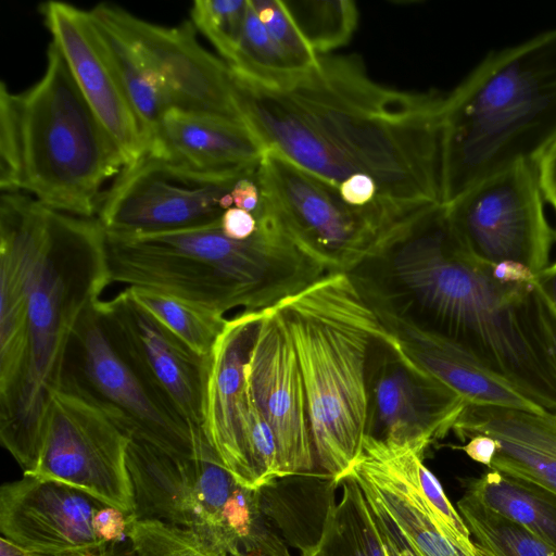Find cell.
<instances>
[{"instance_id": "cell-1", "label": "cell", "mask_w": 556, "mask_h": 556, "mask_svg": "<svg viewBox=\"0 0 556 556\" xmlns=\"http://www.w3.org/2000/svg\"><path fill=\"white\" fill-rule=\"evenodd\" d=\"M230 71L238 108L266 150L336 188L369 177L405 215L442 204L443 96L381 85L352 55H319L277 84Z\"/></svg>"}, {"instance_id": "cell-2", "label": "cell", "mask_w": 556, "mask_h": 556, "mask_svg": "<svg viewBox=\"0 0 556 556\" xmlns=\"http://www.w3.org/2000/svg\"><path fill=\"white\" fill-rule=\"evenodd\" d=\"M346 274L368 303L450 342L556 413V368L535 321L534 285L495 280L460 243L445 205L404 223Z\"/></svg>"}, {"instance_id": "cell-3", "label": "cell", "mask_w": 556, "mask_h": 556, "mask_svg": "<svg viewBox=\"0 0 556 556\" xmlns=\"http://www.w3.org/2000/svg\"><path fill=\"white\" fill-rule=\"evenodd\" d=\"M0 243L18 260L26 296L24 362L15 387L0 399V440L29 476L39 462L47 410L61 386L73 332L110 285L105 231L97 218L4 192Z\"/></svg>"}, {"instance_id": "cell-4", "label": "cell", "mask_w": 556, "mask_h": 556, "mask_svg": "<svg viewBox=\"0 0 556 556\" xmlns=\"http://www.w3.org/2000/svg\"><path fill=\"white\" fill-rule=\"evenodd\" d=\"M247 240L220 223L141 236L105 232L109 281L165 293L225 316L278 306L329 273L270 214Z\"/></svg>"}, {"instance_id": "cell-5", "label": "cell", "mask_w": 556, "mask_h": 556, "mask_svg": "<svg viewBox=\"0 0 556 556\" xmlns=\"http://www.w3.org/2000/svg\"><path fill=\"white\" fill-rule=\"evenodd\" d=\"M556 141V28L491 52L442 110V204Z\"/></svg>"}, {"instance_id": "cell-6", "label": "cell", "mask_w": 556, "mask_h": 556, "mask_svg": "<svg viewBox=\"0 0 556 556\" xmlns=\"http://www.w3.org/2000/svg\"><path fill=\"white\" fill-rule=\"evenodd\" d=\"M125 167L122 152L51 41L46 72L21 93L0 85V188L45 206L96 218L103 184Z\"/></svg>"}, {"instance_id": "cell-7", "label": "cell", "mask_w": 556, "mask_h": 556, "mask_svg": "<svg viewBox=\"0 0 556 556\" xmlns=\"http://www.w3.org/2000/svg\"><path fill=\"white\" fill-rule=\"evenodd\" d=\"M296 353L318 465L337 484L362 452L368 365L386 330L346 273H328L276 306Z\"/></svg>"}, {"instance_id": "cell-8", "label": "cell", "mask_w": 556, "mask_h": 556, "mask_svg": "<svg viewBox=\"0 0 556 556\" xmlns=\"http://www.w3.org/2000/svg\"><path fill=\"white\" fill-rule=\"evenodd\" d=\"M127 466L136 504L129 518L190 530L226 556H291L260 489L238 483L207 439L187 457L131 438Z\"/></svg>"}, {"instance_id": "cell-9", "label": "cell", "mask_w": 556, "mask_h": 556, "mask_svg": "<svg viewBox=\"0 0 556 556\" xmlns=\"http://www.w3.org/2000/svg\"><path fill=\"white\" fill-rule=\"evenodd\" d=\"M262 203L329 273H346L412 218L380 207H355L338 188L266 150L256 173Z\"/></svg>"}, {"instance_id": "cell-10", "label": "cell", "mask_w": 556, "mask_h": 556, "mask_svg": "<svg viewBox=\"0 0 556 556\" xmlns=\"http://www.w3.org/2000/svg\"><path fill=\"white\" fill-rule=\"evenodd\" d=\"M132 430L125 418L67 387L51 396L33 477L77 489L106 506L135 514L127 466Z\"/></svg>"}, {"instance_id": "cell-11", "label": "cell", "mask_w": 556, "mask_h": 556, "mask_svg": "<svg viewBox=\"0 0 556 556\" xmlns=\"http://www.w3.org/2000/svg\"><path fill=\"white\" fill-rule=\"evenodd\" d=\"M257 168L200 172L144 154L102 197L97 219L108 233L155 235L220 223L231 189Z\"/></svg>"}, {"instance_id": "cell-12", "label": "cell", "mask_w": 556, "mask_h": 556, "mask_svg": "<svg viewBox=\"0 0 556 556\" xmlns=\"http://www.w3.org/2000/svg\"><path fill=\"white\" fill-rule=\"evenodd\" d=\"M539 163L521 162L445 205L451 227L479 261L520 263L535 276L551 265L556 232L545 214Z\"/></svg>"}, {"instance_id": "cell-13", "label": "cell", "mask_w": 556, "mask_h": 556, "mask_svg": "<svg viewBox=\"0 0 556 556\" xmlns=\"http://www.w3.org/2000/svg\"><path fill=\"white\" fill-rule=\"evenodd\" d=\"M98 302V301H97ZM97 302L79 319L66 353L60 387L71 388L122 415L134 439L194 457L205 439L142 381L110 341Z\"/></svg>"}, {"instance_id": "cell-14", "label": "cell", "mask_w": 556, "mask_h": 556, "mask_svg": "<svg viewBox=\"0 0 556 556\" xmlns=\"http://www.w3.org/2000/svg\"><path fill=\"white\" fill-rule=\"evenodd\" d=\"M91 11L128 41L156 77L169 109L245 123L235 99L230 67L198 42L191 21L161 26L108 3Z\"/></svg>"}, {"instance_id": "cell-15", "label": "cell", "mask_w": 556, "mask_h": 556, "mask_svg": "<svg viewBox=\"0 0 556 556\" xmlns=\"http://www.w3.org/2000/svg\"><path fill=\"white\" fill-rule=\"evenodd\" d=\"M104 330L142 381L192 429L202 430L208 357L188 348L124 289L97 302Z\"/></svg>"}, {"instance_id": "cell-16", "label": "cell", "mask_w": 556, "mask_h": 556, "mask_svg": "<svg viewBox=\"0 0 556 556\" xmlns=\"http://www.w3.org/2000/svg\"><path fill=\"white\" fill-rule=\"evenodd\" d=\"M249 393L278 443L279 479L316 465L307 400L292 339L277 307L261 313L245 367Z\"/></svg>"}, {"instance_id": "cell-17", "label": "cell", "mask_w": 556, "mask_h": 556, "mask_svg": "<svg viewBox=\"0 0 556 556\" xmlns=\"http://www.w3.org/2000/svg\"><path fill=\"white\" fill-rule=\"evenodd\" d=\"M466 405L455 392L410 366L387 332L377 340L368 365L366 435L430 446L452 431Z\"/></svg>"}, {"instance_id": "cell-18", "label": "cell", "mask_w": 556, "mask_h": 556, "mask_svg": "<svg viewBox=\"0 0 556 556\" xmlns=\"http://www.w3.org/2000/svg\"><path fill=\"white\" fill-rule=\"evenodd\" d=\"M407 444L365 435L348 473L361 486L379 531L402 556H470L447 536L417 490Z\"/></svg>"}, {"instance_id": "cell-19", "label": "cell", "mask_w": 556, "mask_h": 556, "mask_svg": "<svg viewBox=\"0 0 556 556\" xmlns=\"http://www.w3.org/2000/svg\"><path fill=\"white\" fill-rule=\"evenodd\" d=\"M103 506L66 484L23 475L1 486L0 530L31 552L101 553L109 544L96 534L92 519Z\"/></svg>"}, {"instance_id": "cell-20", "label": "cell", "mask_w": 556, "mask_h": 556, "mask_svg": "<svg viewBox=\"0 0 556 556\" xmlns=\"http://www.w3.org/2000/svg\"><path fill=\"white\" fill-rule=\"evenodd\" d=\"M79 90L118 146L125 166L147 153L140 123L96 35L89 11L51 0L40 7Z\"/></svg>"}, {"instance_id": "cell-21", "label": "cell", "mask_w": 556, "mask_h": 556, "mask_svg": "<svg viewBox=\"0 0 556 556\" xmlns=\"http://www.w3.org/2000/svg\"><path fill=\"white\" fill-rule=\"evenodd\" d=\"M262 313V312H261ZM261 313L240 312L227 320L208 356L202 430L224 467L252 489L244 416L249 390L245 367Z\"/></svg>"}, {"instance_id": "cell-22", "label": "cell", "mask_w": 556, "mask_h": 556, "mask_svg": "<svg viewBox=\"0 0 556 556\" xmlns=\"http://www.w3.org/2000/svg\"><path fill=\"white\" fill-rule=\"evenodd\" d=\"M368 304L403 358L426 377L455 392L467 404L547 412L455 345L381 306Z\"/></svg>"}, {"instance_id": "cell-23", "label": "cell", "mask_w": 556, "mask_h": 556, "mask_svg": "<svg viewBox=\"0 0 556 556\" xmlns=\"http://www.w3.org/2000/svg\"><path fill=\"white\" fill-rule=\"evenodd\" d=\"M265 152L243 122L169 109L146 154L200 172H225L257 168Z\"/></svg>"}, {"instance_id": "cell-24", "label": "cell", "mask_w": 556, "mask_h": 556, "mask_svg": "<svg viewBox=\"0 0 556 556\" xmlns=\"http://www.w3.org/2000/svg\"><path fill=\"white\" fill-rule=\"evenodd\" d=\"M452 431L462 441L485 434L498 443L489 469L556 493V413L467 404Z\"/></svg>"}, {"instance_id": "cell-25", "label": "cell", "mask_w": 556, "mask_h": 556, "mask_svg": "<svg viewBox=\"0 0 556 556\" xmlns=\"http://www.w3.org/2000/svg\"><path fill=\"white\" fill-rule=\"evenodd\" d=\"M465 493L556 549L555 492L523 478L490 469L470 480Z\"/></svg>"}, {"instance_id": "cell-26", "label": "cell", "mask_w": 556, "mask_h": 556, "mask_svg": "<svg viewBox=\"0 0 556 556\" xmlns=\"http://www.w3.org/2000/svg\"><path fill=\"white\" fill-rule=\"evenodd\" d=\"M340 484V501L331 496L318 538L301 549V556H388L358 483L348 475Z\"/></svg>"}, {"instance_id": "cell-27", "label": "cell", "mask_w": 556, "mask_h": 556, "mask_svg": "<svg viewBox=\"0 0 556 556\" xmlns=\"http://www.w3.org/2000/svg\"><path fill=\"white\" fill-rule=\"evenodd\" d=\"M89 12L100 45L140 123L148 150L161 118L169 110L161 86L128 41L109 22Z\"/></svg>"}, {"instance_id": "cell-28", "label": "cell", "mask_w": 556, "mask_h": 556, "mask_svg": "<svg viewBox=\"0 0 556 556\" xmlns=\"http://www.w3.org/2000/svg\"><path fill=\"white\" fill-rule=\"evenodd\" d=\"M134 301L156 318L188 348L208 357L227 318L154 290L127 287Z\"/></svg>"}, {"instance_id": "cell-29", "label": "cell", "mask_w": 556, "mask_h": 556, "mask_svg": "<svg viewBox=\"0 0 556 556\" xmlns=\"http://www.w3.org/2000/svg\"><path fill=\"white\" fill-rule=\"evenodd\" d=\"M457 510L471 538L495 556H556L539 536L464 493Z\"/></svg>"}, {"instance_id": "cell-30", "label": "cell", "mask_w": 556, "mask_h": 556, "mask_svg": "<svg viewBox=\"0 0 556 556\" xmlns=\"http://www.w3.org/2000/svg\"><path fill=\"white\" fill-rule=\"evenodd\" d=\"M282 2L305 41L318 55L345 45L357 25L358 11L350 0Z\"/></svg>"}, {"instance_id": "cell-31", "label": "cell", "mask_w": 556, "mask_h": 556, "mask_svg": "<svg viewBox=\"0 0 556 556\" xmlns=\"http://www.w3.org/2000/svg\"><path fill=\"white\" fill-rule=\"evenodd\" d=\"M228 66L264 84L281 83L300 73L271 39L250 0L243 31Z\"/></svg>"}, {"instance_id": "cell-32", "label": "cell", "mask_w": 556, "mask_h": 556, "mask_svg": "<svg viewBox=\"0 0 556 556\" xmlns=\"http://www.w3.org/2000/svg\"><path fill=\"white\" fill-rule=\"evenodd\" d=\"M131 556H226L197 533L154 519H128Z\"/></svg>"}, {"instance_id": "cell-33", "label": "cell", "mask_w": 556, "mask_h": 556, "mask_svg": "<svg viewBox=\"0 0 556 556\" xmlns=\"http://www.w3.org/2000/svg\"><path fill=\"white\" fill-rule=\"evenodd\" d=\"M249 0H198L190 15L191 23L216 48L228 64L239 45Z\"/></svg>"}, {"instance_id": "cell-34", "label": "cell", "mask_w": 556, "mask_h": 556, "mask_svg": "<svg viewBox=\"0 0 556 556\" xmlns=\"http://www.w3.org/2000/svg\"><path fill=\"white\" fill-rule=\"evenodd\" d=\"M250 3L271 39L299 72L317 62L319 55L305 41L282 1L250 0Z\"/></svg>"}, {"instance_id": "cell-35", "label": "cell", "mask_w": 556, "mask_h": 556, "mask_svg": "<svg viewBox=\"0 0 556 556\" xmlns=\"http://www.w3.org/2000/svg\"><path fill=\"white\" fill-rule=\"evenodd\" d=\"M532 305L540 334L556 368V309L535 283L532 291Z\"/></svg>"}, {"instance_id": "cell-36", "label": "cell", "mask_w": 556, "mask_h": 556, "mask_svg": "<svg viewBox=\"0 0 556 556\" xmlns=\"http://www.w3.org/2000/svg\"><path fill=\"white\" fill-rule=\"evenodd\" d=\"M92 527L96 534L110 544L126 536L128 519L122 510L105 505L94 514Z\"/></svg>"}, {"instance_id": "cell-37", "label": "cell", "mask_w": 556, "mask_h": 556, "mask_svg": "<svg viewBox=\"0 0 556 556\" xmlns=\"http://www.w3.org/2000/svg\"><path fill=\"white\" fill-rule=\"evenodd\" d=\"M258 222L252 213L230 207L226 210L220 218V228L223 232L233 240H247L257 230Z\"/></svg>"}, {"instance_id": "cell-38", "label": "cell", "mask_w": 556, "mask_h": 556, "mask_svg": "<svg viewBox=\"0 0 556 556\" xmlns=\"http://www.w3.org/2000/svg\"><path fill=\"white\" fill-rule=\"evenodd\" d=\"M489 265L492 277L504 285L529 287L535 282V275L520 263L504 261Z\"/></svg>"}, {"instance_id": "cell-39", "label": "cell", "mask_w": 556, "mask_h": 556, "mask_svg": "<svg viewBox=\"0 0 556 556\" xmlns=\"http://www.w3.org/2000/svg\"><path fill=\"white\" fill-rule=\"evenodd\" d=\"M233 201V206L248 211L257 217L262 197L258 185L255 180V174L239 179L230 192Z\"/></svg>"}, {"instance_id": "cell-40", "label": "cell", "mask_w": 556, "mask_h": 556, "mask_svg": "<svg viewBox=\"0 0 556 556\" xmlns=\"http://www.w3.org/2000/svg\"><path fill=\"white\" fill-rule=\"evenodd\" d=\"M498 443L493 438L485 434H477L468 442L457 448L464 451L469 458L490 468L497 451Z\"/></svg>"}, {"instance_id": "cell-41", "label": "cell", "mask_w": 556, "mask_h": 556, "mask_svg": "<svg viewBox=\"0 0 556 556\" xmlns=\"http://www.w3.org/2000/svg\"><path fill=\"white\" fill-rule=\"evenodd\" d=\"M539 173L545 200L556 212V141L539 162Z\"/></svg>"}, {"instance_id": "cell-42", "label": "cell", "mask_w": 556, "mask_h": 556, "mask_svg": "<svg viewBox=\"0 0 556 556\" xmlns=\"http://www.w3.org/2000/svg\"><path fill=\"white\" fill-rule=\"evenodd\" d=\"M535 286L556 309V261L535 276Z\"/></svg>"}, {"instance_id": "cell-43", "label": "cell", "mask_w": 556, "mask_h": 556, "mask_svg": "<svg viewBox=\"0 0 556 556\" xmlns=\"http://www.w3.org/2000/svg\"><path fill=\"white\" fill-rule=\"evenodd\" d=\"M0 556H105V552L101 553H76V554H56V553H39L31 552L20 547L5 538H0Z\"/></svg>"}, {"instance_id": "cell-44", "label": "cell", "mask_w": 556, "mask_h": 556, "mask_svg": "<svg viewBox=\"0 0 556 556\" xmlns=\"http://www.w3.org/2000/svg\"><path fill=\"white\" fill-rule=\"evenodd\" d=\"M380 534L382 536V540H383L384 547H386V551L388 553V556H402L400 554V552L396 549V547L392 544V542L384 534H382L381 532H380Z\"/></svg>"}, {"instance_id": "cell-45", "label": "cell", "mask_w": 556, "mask_h": 556, "mask_svg": "<svg viewBox=\"0 0 556 556\" xmlns=\"http://www.w3.org/2000/svg\"><path fill=\"white\" fill-rule=\"evenodd\" d=\"M476 543V542H475ZM476 547H477V556H495L494 554H492L491 552H489L488 549L481 547L480 545H478L476 543Z\"/></svg>"}]
</instances>
